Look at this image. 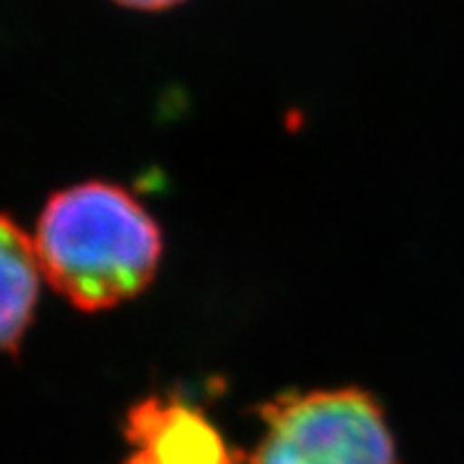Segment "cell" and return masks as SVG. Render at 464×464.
Instances as JSON below:
<instances>
[{
    "mask_svg": "<svg viewBox=\"0 0 464 464\" xmlns=\"http://www.w3.org/2000/svg\"><path fill=\"white\" fill-rule=\"evenodd\" d=\"M34 245L50 287L86 313L140 296L164 256L160 223L129 189L107 180H86L50 197Z\"/></svg>",
    "mask_w": 464,
    "mask_h": 464,
    "instance_id": "6da1fadb",
    "label": "cell"
},
{
    "mask_svg": "<svg viewBox=\"0 0 464 464\" xmlns=\"http://www.w3.org/2000/svg\"><path fill=\"white\" fill-rule=\"evenodd\" d=\"M121 464H242L214 421L180 398H142L126 415Z\"/></svg>",
    "mask_w": 464,
    "mask_h": 464,
    "instance_id": "3957f363",
    "label": "cell"
},
{
    "mask_svg": "<svg viewBox=\"0 0 464 464\" xmlns=\"http://www.w3.org/2000/svg\"><path fill=\"white\" fill-rule=\"evenodd\" d=\"M41 263L29 232L14 218L0 214V353H17L41 289Z\"/></svg>",
    "mask_w": 464,
    "mask_h": 464,
    "instance_id": "277c9868",
    "label": "cell"
},
{
    "mask_svg": "<svg viewBox=\"0 0 464 464\" xmlns=\"http://www.w3.org/2000/svg\"><path fill=\"white\" fill-rule=\"evenodd\" d=\"M114 3L129 7V10H138V13H161V10H171V7L180 5L185 0H114Z\"/></svg>",
    "mask_w": 464,
    "mask_h": 464,
    "instance_id": "5b68a950",
    "label": "cell"
},
{
    "mask_svg": "<svg viewBox=\"0 0 464 464\" xmlns=\"http://www.w3.org/2000/svg\"><path fill=\"white\" fill-rule=\"evenodd\" d=\"M261 420L246 464H398L384 410L355 386L285 393L263 405Z\"/></svg>",
    "mask_w": 464,
    "mask_h": 464,
    "instance_id": "7a4b0ae2",
    "label": "cell"
}]
</instances>
